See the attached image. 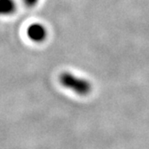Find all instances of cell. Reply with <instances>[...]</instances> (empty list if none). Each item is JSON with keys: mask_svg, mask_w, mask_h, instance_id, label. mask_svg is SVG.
<instances>
[{"mask_svg": "<svg viewBox=\"0 0 149 149\" xmlns=\"http://www.w3.org/2000/svg\"><path fill=\"white\" fill-rule=\"evenodd\" d=\"M28 35L31 40L40 41L45 38L46 31H45V29L42 26L39 24H34V25H31L28 29Z\"/></svg>", "mask_w": 149, "mask_h": 149, "instance_id": "7a4b0ae2", "label": "cell"}, {"mask_svg": "<svg viewBox=\"0 0 149 149\" xmlns=\"http://www.w3.org/2000/svg\"><path fill=\"white\" fill-rule=\"evenodd\" d=\"M59 81L64 87H67L79 95H86L90 93L92 86L89 81L77 77L70 73H63L60 74Z\"/></svg>", "mask_w": 149, "mask_h": 149, "instance_id": "6da1fadb", "label": "cell"}, {"mask_svg": "<svg viewBox=\"0 0 149 149\" xmlns=\"http://www.w3.org/2000/svg\"><path fill=\"white\" fill-rule=\"evenodd\" d=\"M36 1H37V0H26V2H27L28 5H33V4H34Z\"/></svg>", "mask_w": 149, "mask_h": 149, "instance_id": "3957f363", "label": "cell"}]
</instances>
